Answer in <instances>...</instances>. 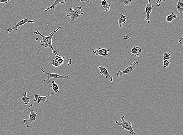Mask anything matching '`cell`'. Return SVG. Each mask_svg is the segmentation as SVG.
<instances>
[{
	"instance_id": "2",
	"label": "cell",
	"mask_w": 183,
	"mask_h": 135,
	"mask_svg": "<svg viewBox=\"0 0 183 135\" xmlns=\"http://www.w3.org/2000/svg\"><path fill=\"white\" fill-rule=\"evenodd\" d=\"M69 10L70 12L67 13L66 16L70 18L71 22H75L78 18H81V16L84 14V13L82 12L81 6L71 7Z\"/></svg>"
},
{
	"instance_id": "11",
	"label": "cell",
	"mask_w": 183,
	"mask_h": 135,
	"mask_svg": "<svg viewBox=\"0 0 183 135\" xmlns=\"http://www.w3.org/2000/svg\"><path fill=\"white\" fill-rule=\"evenodd\" d=\"M98 68L99 70L100 73L102 75L104 76L106 79H108V78H110L111 82H113V77L110 75L106 68L104 66H99Z\"/></svg>"
},
{
	"instance_id": "21",
	"label": "cell",
	"mask_w": 183,
	"mask_h": 135,
	"mask_svg": "<svg viewBox=\"0 0 183 135\" xmlns=\"http://www.w3.org/2000/svg\"><path fill=\"white\" fill-rule=\"evenodd\" d=\"M163 58V59L169 60L170 59H172V56H171V54H170V53H168V52H166V53H164Z\"/></svg>"
},
{
	"instance_id": "27",
	"label": "cell",
	"mask_w": 183,
	"mask_h": 135,
	"mask_svg": "<svg viewBox=\"0 0 183 135\" xmlns=\"http://www.w3.org/2000/svg\"><path fill=\"white\" fill-rule=\"evenodd\" d=\"M38 38H36V40H38Z\"/></svg>"
},
{
	"instance_id": "8",
	"label": "cell",
	"mask_w": 183,
	"mask_h": 135,
	"mask_svg": "<svg viewBox=\"0 0 183 135\" xmlns=\"http://www.w3.org/2000/svg\"><path fill=\"white\" fill-rule=\"evenodd\" d=\"M109 49H102L99 48V49H94L93 50V53H95V55H99L104 57L106 59H108L110 57V55L108 54V52H110Z\"/></svg>"
},
{
	"instance_id": "22",
	"label": "cell",
	"mask_w": 183,
	"mask_h": 135,
	"mask_svg": "<svg viewBox=\"0 0 183 135\" xmlns=\"http://www.w3.org/2000/svg\"><path fill=\"white\" fill-rule=\"evenodd\" d=\"M163 64L164 67L165 68H167L169 66H170V61L168 60L163 59Z\"/></svg>"
},
{
	"instance_id": "3",
	"label": "cell",
	"mask_w": 183,
	"mask_h": 135,
	"mask_svg": "<svg viewBox=\"0 0 183 135\" xmlns=\"http://www.w3.org/2000/svg\"><path fill=\"white\" fill-rule=\"evenodd\" d=\"M121 121H116V125L119 126H122V129H126L128 131L131 135H137L132 128V124L131 122H127L125 120V116L120 117Z\"/></svg>"
},
{
	"instance_id": "12",
	"label": "cell",
	"mask_w": 183,
	"mask_h": 135,
	"mask_svg": "<svg viewBox=\"0 0 183 135\" xmlns=\"http://www.w3.org/2000/svg\"><path fill=\"white\" fill-rule=\"evenodd\" d=\"M53 94H49V95L46 96H40L38 94H36L35 95V98H34V102H36L38 104H39L41 102H47V98L49 96H51V95Z\"/></svg>"
},
{
	"instance_id": "5",
	"label": "cell",
	"mask_w": 183,
	"mask_h": 135,
	"mask_svg": "<svg viewBox=\"0 0 183 135\" xmlns=\"http://www.w3.org/2000/svg\"><path fill=\"white\" fill-rule=\"evenodd\" d=\"M136 68H141L140 66H139V63L138 61H135L134 62H131L130 65L124 71L120 70L116 73V76L121 78L125 74H128L131 73Z\"/></svg>"
},
{
	"instance_id": "13",
	"label": "cell",
	"mask_w": 183,
	"mask_h": 135,
	"mask_svg": "<svg viewBox=\"0 0 183 135\" xmlns=\"http://www.w3.org/2000/svg\"><path fill=\"white\" fill-rule=\"evenodd\" d=\"M176 9L180 13V17L183 19V0H178L176 4Z\"/></svg>"
},
{
	"instance_id": "4",
	"label": "cell",
	"mask_w": 183,
	"mask_h": 135,
	"mask_svg": "<svg viewBox=\"0 0 183 135\" xmlns=\"http://www.w3.org/2000/svg\"><path fill=\"white\" fill-rule=\"evenodd\" d=\"M27 109L30 112L29 116L28 119L23 120L24 125L26 126V128H28L30 125L33 122H35L38 113L35 112V108L33 104H31L29 106L27 107Z\"/></svg>"
},
{
	"instance_id": "16",
	"label": "cell",
	"mask_w": 183,
	"mask_h": 135,
	"mask_svg": "<svg viewBox=\"0 0 183 135\" xmlns=\"http://www.w3.org/2000/svg\"><path fill=\"white\" fill-rule=\"evenodd\" d=\"M120 17L118 20V22L119 27L120 28H122L123 27L122 23L126 24V20H127V17L126 16L122 14H120Z\"/></svg>"
},
{
	"instance_id": "15",
	"label": "cell",
	"mask_w": 183,
	"mask_h": 135,
	"mask_svg": "<svg viewBox=\"0 0 183 135\" xmlns=\"http://www.w3.org/2000/svg\"><path fill=\"white\" fill-rule=\"evenodd\" d=\"M66 0H55L53 4L50 7H48L46 9H45V11H47L49 9H53L56 7L57 5L59 4V3H61V4H64L66 3Z\"/></svg>"
},
{
	"instance_id": "14",
	"label": "cell",
	"mask_w": 183,
	"mask_h": 135,
	"mask_svg": "<svg viewBox=\"0 0 183 135\" xmlns=\"http://www.w3.org/2000/svg\"><path fill=\"white\" fill-rule=\"evenodd\" d=\"M142 49L139 46H134L131 50V53L135 57H139L142 52Z\"/></svg>"
},
{
	"instance_id": "7",
	"label": "cell",
	"mask_w": 183,
	"mask_h": 135,
	"mask_svg": "<svg viewBox=\"0 0 183 135\" xmlns=\"http://www.w3.org/2000/svg\"><path fill=\"white\" fill-rule=\"evenodd\" d=\"M27 23H35V21L34 20H29V18L22 19L20 20V22L15 25L12 28H7V29L8 34H10L12 30L18 31V27H19L22 26L23 25Z\"/></svg>"
},
{
	"instance_id": "10",
	"label": "cell",
	"mask_w": 183,
	"mask_h": 135,
	"mask_svg": "<svg viewBox=\"0 0 183 135\" xmlns=\"http://www.w3.org/2000/svg\"><path fill=\"white\" fill-rule=\"evenodd\" d=\"M55 61L58 63L60 65H69L71 64V59L68 58V57H65L57 55L56 58L54 59Z\"/></svg>"
},
{
	"instance_id": "26",
	"label": "cell",
	"mask_w": 183,
	"mask_h": 135,
	"mask_svg": "<svg viewBox=\"0 0 183 135\" xmlns=\"http://www.w3.org/2000/svg\"><path fill=\"white\" fill-rule=\"evenodd\" d=\"M11 0H0V3H5L7 4L8 2L10 1Z\"/></svg>"
},
{
	"instance_id": "1",
	"label": "cell",
	"mask_w": 183,
	"mask_h": 135,
	"mask_svg": "<svg viewBox=\"0 0 183 135\" xmlns=\"http://www.w3.org/2000/svg\"><path fill=\"white\" fill-rule=\"evenodd\" d=\"M61 28V27H59L58 28L56 29L55 30L53 31V32L50 33L49 36H43L41 33H40V32L38 31H36L35 32V35H39L42 37V40H40V45L43 46L45 48L49 47L51 48L52 49V53L55 55L56 57L59 55L58 54L57 50L54 49L53 47V46H52V39L54 34L57 32L59 30V29H60Z\"/></svg>"
},
{
	"instance_id": "23",
	"label": "cell",
	"mask_w": 183,
	"mask_h": 135,
	"mask_svg": "<svg viewBox=\"0 0 183 135\" xmlns=\"http://www.w3.org/2000/svg\"><path fill=\"white\" fill-rule=\"evenodd\" d=\"M132 0H122V2L124 3L125 6H127L130 5Z\"/></svg>"
},
{
	"instance_id": "24",
	"label": "cell",
	"mask_w": 183,
	"mask_h": 135,
	"mask_svg": "<svg viewBox=\"0 0 183 135\" xmlns=\"http://www.w3.org/2000/svg\"><path fill=\"white\" fill-rule=\"evenodd\" d=\"M165 1L166 0H156V6H160L161 3Z\"/></svg>"
},
{
	"instance_id": "25",
	"label": "cell",
	"mask_w": 183,
	"mask_h": 135,
	"mask_svg": "<svg viewBox=\"0 0 183 135\" xmlns=\"http://www.w3.org/2000/svg\"><path fill=\"white\" fill-rule=\"evenodd\" d=\"M80 1H81V2H82V3H89L90 4H91V5H92V4H93V3H92V2L89 1L88 0H80Z\"/></svg>"
},
{
	"instance_id": "20",
	"label": "cell",
	"mask_w": 183,
	"mask_h": 135,
	"mask_svg": "<svg viewBox=\"0 0 183 135\" xmlns=\"http://www.w3.org/2000/svg\"><path fill=\"white\" fill-rule=\"evenodd\" d=\"M27 92H25L23 98H21L22 102L24 103L26 105L28 104L31 101L30 98H28L27 96Z\"/></svg>"
},
{
	"instance_id": "19",
	"label": "cell",
	"mask_w": 183,
	"mask_h": 135,
	"mask_svg": "<svg viewBox=\"0 0 183 135\" xmlns=\"http://www.w3.org/2000/svg\"><path fill=\"white\" fill-rule=\"evenodd\" d=\"M51 88H52V89L53 90V92L55 94H57V93L59 92V88L57 84L55 83V81H52Z\"/></svg>"
},
{
	"instance_id": "17",
	"label": "cell",
	"mask_w": 183,
	"mask_h": 135,
	"mask_svg": "<svg viewBox=\"0 0 183 135\" xmlns=\"http://www.w3.org/2000/svg\"><path fill=\"white\" fill-rule=\"evenodd\" d=\"M177 15L174 13V12H172V13L169 15L167 16L166 18V21L165 22L170 23L172 22L174 19L177 18Z\"/></svg>"
},
{
	"instance_id": "18",
	"label": "cell",
	"mask_w": 183,
	"mask_h": 135,
	"mask_svg": "<svg viewBox=\"0 0 183 135\" xmlns=\"http://www.w3.org/2000/svg\"><path fill=\"white\" fill-rule=\"evenodd\" d=\"M101 5L105 11H110L111 6L108 4L106 0H102Z\"/></svg>"
},
{
	"instance_id": "6",
	"label": "cell",
	"mask_w": 183,
	"mask_h": 135,
	"mask_svg": "<svg viewBox=\"0 0 183 135\" xmlns=\"http://www.w3.org/2000/svg\"><path fill=\"white\" fill-rule=\"evenodd\" d=\"M41 71L44 73L46 74L48 76L47 79H44V82H47V83L49 84L50 82V79L51 78L56 79H63L65 80H68L69 79V76H63L61 75H59L58 74L55 73H48L45 71L43 68H41Z\"/></svg>"
},
{
	"instance_id": "9",
	"label": "cell",
	"mask_w": 183,
	"mask_h": 135,
	"mask_svg": "<svg viewBox=\"0 0 183 135\" xmlns=\"http://www.w3.org/2000/svg\"><path fill=\"white\" fill-rule=\"evenodd\" d=\"M153 7L154 6L151 3V0H148V2L145 7V12L146 17L144 19V20L147 22L148 23H150L151 21V19L150 18V16L152 11Z\"/></svg>"
}]
</instances>
